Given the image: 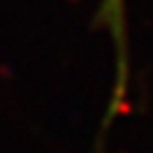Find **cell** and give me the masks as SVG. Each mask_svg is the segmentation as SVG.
<instances>
[{
	"label": "cell",
	"instance_id": "cell-1",
	"mask_svg": "<svg viewBox=\"0 0 153 153\" xmlns=\"http://www.w3.org/2000/svg\"><path fill=\"white\" fill-rule=\"evenodd\" d=\"M104 17L111 22L114 35L123 37V0H104Z\"/></svg>",
	"mask_w": 153,
	"mask_h": 153
}]
</instances>
